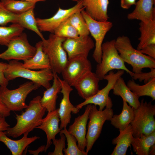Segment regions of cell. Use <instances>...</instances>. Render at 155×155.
Listing matches in <instances>:
<instances>
[{
	"instance_id": "6da1fadb",
	"label": "cell",
	"mask_w": 155,
	"mask_h": 155,
	"mask_svg": "<svg viewBox=\"0 0 155 155\" xmlns=\"http://www.w3.org/2000/svg\"><path fill=\"white\" fill-rule=\"evenodd\" d=\"M41 98L40 96L34 98L24 112L16 114V124L5 131L7 136L18 137L25 133H29L41 124L46 111L41 103Z\"/></svg>"
},
{
	"instance_id": "7a4b0ae2",
	"label": "cell",
	"mask_w": 155,
	"mask_h": 155,
	"mask_svg": "<svg viewBox=\"0 0 155 155\" xmlns=\"http://www.w3.org/2000/svg\"><path fill=\"white\" fill-rule=\"evenodd\" d=\"M115 46L124 62L132 66L133 72H140L145 68H155V59L135 49L127 36L118 37L115 40Z\"/></svg>"
},
{
	"instance_id": "3957f363",
	"label": "cell",
	"mask_w": 155,
	"mask_h": 155,
	"mask_svg": "<svg viewBox=\"0 0 155 155\" xmlns=\"http://www.w3.org/2000/svg\"><path fill=\"white\" fill-rule=\"evenodd\" d=\"M22 63L15 60L9 61L4 72L5 77L8 82L21 77L30 80L46 89L51 86L50 82L53 80L54 76L51 69L34 71L24 67Z\"/></svg>"
},
{
	"instance_id": "277c9868",
	"label": "cell",
	"mask_w": 155,
	"mask_h": 155,
	"mask_svg": "<svg viewBox=\"0 0 155 155\" xmlns=\"http://www.w3.org/2000/svg\"><path fill=\"white\" fill-rule=\"evenodd\" d=\"M133 109L134 118L130 124L133 136L148 135L155 131V105L142 99L139 106Z\"/></svg>"
},
{
	"instance_id": "5b68a950",
	"label": "cell",
	"mask_w": 155,
	"mask_h": 155,
	"mask_svg": "<svg viewBox=\"0 0 155 155\" xmlns=\"http://www.w3.org/2000/svg\"><path fill=\"white\" fill-rule=\"evenodd\" d=\"M40 86L31 81L26 82L13 90L0 86V100L10 111H20L28 106L25 100L28 94Z\"/></svg>"
},
{
	"instance_id": "8992f818",
	"label": "cell",
	"mask_w": 155,
	"mask_h": 155,
	"mask_svg": "<svg viewBox=\"0 0 155 155\" xmlns=\"http://www.w3.org/2000/svg\"><path fill=\"white\" fill-rule=\"evenodd\" d=\"M115 40L103 43L101 62L96 66L95 73L100 80L110 71L116 69L122 70L130 75L132 72L126 67L125 62L120 56L115 46Z\"/></svg>"
},
{
	"instance_id": "52a82bcc",
	"label": "cell",
	"mask_w": 155,
	"mask_h": 155,
	"mask_svg": "<svg viewBox=\"0 0 155 155\" xmlns=\"http://www.w3.org/2000/svg\"><path fill=\"white\" fill-rule=\"evenodd\" d=\"M66 38L50 34L47 39L42 40V49L49 58L51 69L57 73H61L68 58L62 44Z\"/></svg>"
},
{
	"instance_id": "ba28073f",
	"label": "cell",
	"mask_w": 155,
	"mask_h": 155,
	"mask_svg": "<svg viewBox=\"0 0 155 155\" xmlns=\"http://www.w3.org/2000/svg\"><path fill=\"white\" fill-rule=\"evenodd\" d=\"M114 113L112 108L98 110L96 105L91 104L88 115L89 121L86 134V152L88 154L101 134L103 125L106 121H110Z\"/></svg>"
},
{
	"instance_id": "9c48e42d",
	"label": "cell",
	"mask_w": 155,
	"mask_h": 155,
	"mask_svg": "<svg viewBox=\"0 0 155 155\" xmlns=\"http://www.w3.org/2000/svg\"><path fill=\"white\" fill-rule=\"evenodd\" d=\"M7 49L0 53V59L10 61L12 60L24 61L32 57L36 49L29 43L26 34L22 32L13 39L9 42Z\"/></svg>"
},
{
	"instance_id": "30bf717a",
	"label": "cell",
	"mask_w": 155,
	"mask_h": 155,
	"mask_svg": "<svg viewBox=\"0 0 155 155\" xmlns=\"http://www.w3.org/2000/svg\"><path fill=\"white\" fill-rule=\"evenodd\" d=\"M125 71L119 70L116 72L111 71L108 74L106 75L104 79L107 81L106 86L92 96L85 100L75 106L80 109L84 106L88 104H93L99 106V110L102 111L105 107L112 108L113 104L111 98L109 96L110 91L113 89L117 79L124 74Z\"/></svg>"
},
{
	"instance_id": "8fae6325",
	"label": "cell",
	"mask_w": 155,
	"mask_h": 155,
	"mask_svg": "<svg viewBox=\"0 0 155 155\" xmlns=\"http://www.w3.org/2000/svg\"><path fill=\"white\" fill-rule=\"evenodd\" d=\"M81 13L90 33L95 40V48L92 57L96 62L99 64L101 61L103 42L106 34L112 27L113 23L108 21H99L93 19L86 13L84 9L82 10Z\"/></svg>"
},
{
	"instance_id": "7c38bea8",
	"label": "cell",
	"mask_w": 155,
	"mask_h": 155,
	"mask_svg": "<svg viewBox=\"0 0 155 155\" xmlns=\"http://www.w3.org/2000/svg\"><path fill=\"white\" fill-rule=\"evenodd\" d=\"M92 69V64L88 58L79 56L68 59L61 73L63 80L72 87Z\"/></svg>"
},
{
	"instance_id": "4fadbf2b",
	"label": "cell",
	"mask_w": 155,
	"mask_h": 155,
	"mask_svg": "<svg viewBox=\"0 0 155 155\" xmlns=\"http://www.w3.org/2000/svg\"><path fill=\"white\" fill-rule=\"evenodd\" d=\"M84 9L82 0H78L74 6L68 9L59 7L56 13L50 18H36L38 28L41 32H48L54 34L55 30L61 23L73 13L81 11Z\"/></svg>"
},
{
	"instance_id": "5bb4252c",
	"label": "cell",
	"mask_w": 155,
	"mask_h": 155,
	"mask_svg": "<svg viewBox=\"0 0 155 155\" xmlns=\"http://www.w3.org/2000/svg\"><path fill=\"white\" fill-rule=\"evenodd\" d=\"M62 46L68 59L79 56L88 58L90 51L95 47V44L89 35L79 36L75 38H66Z\"/></svg>"
},
{
	"instance_id": "9a60e30c",
	"label": "cell",
	"mask_w": 155,
	"mask_h": 155,
	"mask_svg": "<svg viewBox=\"0 0 155 155\" xmlns=\"http://www.w3.org/2000/svg\"><path fill=\"white\" fill-rule=\"evenodd\" d=\"M58 79L61 86L60 92L63 95L59 107L58 108L61 121L59 127L61 129L66 128L68 124L70 123L71 113H77L80 109L74 106L70 101L69 95L73 90L71 86L63 80H61L59 76Z\"/></svg>"
},
{
	"instance_id": "2e32d148",
	"label": "cell",
	"mask_w": 155,
	"mask_h": 155,
	"mask_svg": "<svg viewBox=\"0 0 155 155\" xmlns=\"http://www.w3.org/2000/svg\"><path fill=\"white\" fill-rule=\"evenodd\" d=\"M91 105V104L86 105L84 113L75 118L67 129L69 133L76 139L78 148L83 152H85L86 146V127Z\"/></svg>"
},
{
	"instance_id": "e0dca14e",
	"label": "cell",
	"mask_w": 155,
	"mask_h": 155,
	"mask_svg": "<svg viewBox=\"0 0 155 155\" xmlns=\"http://www.w3.org/2000/svg\"><path fill=\"white\" fill-rule=\"evenodd\" d=\"M100 81L95 73L90 71L78 80L73 87L79 96L86 100L92 96L98 91Z\"/></svg>"
},
{
	"instance_id": "ac0fdd59",
	"label": "cell",
	"mask_w": 155,
	"mask_h": 155,
	"mask_svg": "<svg viewBox=\"0 0 155 155\" xmlns=\"http://www.w3.org/2000/svg\"><path fill=\"white\" fill-rule=\"evenodd\" d=\"M60 119L58 113V109L48 112L46 117L43 119L41 124L36 128H38L44 131L47 137V144L44 150L45 152L52 143L51 140L55 139V136L59 133L61 129L59 127Z\"/></svg>"
},
{
	"instance_id": "d6986e66",
	"label": "cell",
	"mask_w": 155,
	"mask_h": 155,
	"mask_svg": "<svg viewBox=\"0 0 155 155\" xmlns=\"http://www.w3.org/2000/svg\"><path fill=\"white\" fill-rule=\"evenodd\" d=\"M155 0H139L136 3L134 10L128 14V19L138 20L145 23L155 19Z\"/></svg>"
},
{
	"instance_id": "ffe728a7",
	"label": "cell",
	"mask_w": 155,
	"mask_h": 155,
	"mask_svg": "<svg viewBox=\"0 0 155 155\" xmlns=\"http://www.w3.org/2000/svg\"><path fill=\"white\" fill-rule=\"evenodd\" d=\"M109 0H82L86 13L93 19L99 21H108Z\"/></svg>"
},
{
	"instance_id": "44dd1931",
	"label": "cell",
	"mask_w": 155,
	"mask_h": 155,
	"mask_svg": "<svg viewBox=\"0 0 155 155\" xmlns=\"http://www.w3.org/2000/svg\"><path fill=\"white\" fill-rule=\"evenodd\" d=\"M28 133H24L20 140H14L8 137L5 131H0V142L6 146L12 155H21L29 144L40 138L36 136L28 137Z\"/></svg>"
},
{
	"instance_id": "7402d4cb",
	"label": "cell",
	"mask_w": 155,
	"mask_h": 155,
	"mask_svg": "<svg viewBox=\"0 0 155 155\" xmlns=\"http://www.w3.org/2000/svg\"><path fill=\"white\" fill-rule=\"evenodd\" d=\"M35 47L36 49L35 54L31 58L24 61L23 66L33 70L51 69L48 57L43 50L42 41L37 42Z\"/></svg>"
},
{
	"instance_id": "603a6c76",
	"label": "cell",
	"mask_w": 155,
	"mask_h": 155,
	"mask_svg": "<svg viewBox=\"0 0 155 155\" xmlns=\"http://www.w3.org/2000/svg\"><path fill=\"white\" fill-rule=\"evenodd\" d=\"M54 74L52 85L44 91L42 97L40 99L42 106L48 112L55 110L58 94L61 92V86L57 73L53 72Z\"/></svg>"
},
{
	"instance_id": "cb8c5ba5",
	"label": "cell",
	"mask_w": 155,
	"mask_h": 155,
	"mask_svg": "<svg viewBox=\"0 0 155 155\" xmlns=\"http://www.w3.org/2000/svg\"><path fill=\"white\" fill-rule=\"evenodd\" d=\"M119 132L118 136L112 140V144L116 145L111 155H125L128 148L131 146L133 136L131 124Z\"/></svg>"
},
{
	"instance_id": "d4e9b609",
	"label": "cell",
	"mask_w": 155,
	"mask_h": 155,
	"mask_svg": "<svg viewBox=\"0 0 155 155\" xmlns=\"http://www.w3.org/2000/svg\"><path fill=\"white\" fill-rule=\"evenodd\" d=\"M112 90L114 95L121 96L133 108L136 109L139 106V98L128 88L121 76L116 80Z\"/></svg>"
},
{
	"instance_id": "484cf974",
	"label": "cell",
	"mask_w": 155,
	"mask_h": 155,
	"mask_svg": "<svg viewBox=\"0 0 155 155\" xmlns=\"http://www.w3.org/2000/svg\"><path fill=\"white\" fill-rule=\"evenodd\" d=\"M123 104L122 111L118 115H113L110 119L111 124L119 130L124 129L133 121L134 116L133 108L123 99Z\"/></svg>"
},
{
	"instance_id": "4316f807",
	"label": "cell",
	"mask_w": 155,
	"mask_h": 155,
	"mask_svg": "<svg viewBox=\"0 0 155 155\" xmlns=\"http://www.w3.org/2000/svg\"><path fill=\"white\" fill-rule=\"evenodd\" d=\"M139 25L141 34L137 48L138 50L148 45L155 44V19L147 23L141 21Z\"/></svg>"
},
{
	"instance_id": "83f0119b",
	"label": "cell",
	"mask_w": 155,
	"mask_h": 155,
	"mask_svg": "<svg viewBox=\"0 0 155 155\" xmlns=\"http://www.w3.org/2000/svg\"><path fill=\"white\" fill-rule=\"evenodd\" d=\"M155 144V131L148 135L137 137L133 136L131 143L133 150L137 155H149L151 147Z\"/></svg>"
},
{
	"instance_id": "f1b7e54d",
	"label": "cell",
	"mask_w": 155,
	"mask_h": 155,
	"mask_svg": "<svg viewBox=\"0 0 155 155\" xmlns=\"http://www.w3.org/2000/svg\"><path fill=\"white\" fill-rule=\"evenodd\" d=\"M127 86L139 98L147 96L155 99V78L151 79L144 85H141L136 83L133 80H129Z\"/></svg>"
},
{
	"instance_id": "f546056e",
	"label": "cell",
	"mask_w": 155,
	"mask_h": 155,
	"mask_svg": "<svg viewBox=\"0 0 155 155\" xmlns=\"http://www.w3.org/2000/svg\"><path fill=\"white\" fill-rule=\"evenodd\" d=\"M34 8L18 15L16 23L19 24L24 28L34 32L42 40L44 38L38 27L36 18L34 16Z\"/></svg>"
},
{
	"instance_id": "4dcf8cb0",
	"label": "cell",
	"mask_w": 155,
	"mask_h": 155,
	"mask_svg": "<svg viewBox=\"0 0 155 155\" xmlns=\"http://www.w3.org/2000/svg\"><path fill=\"white\" fill-rule=\"evenodd\" d=\"M24 28L18 23L8 27L0 26V45L7 46L10 41L21 34Z\"/></svg>"
},
{
	"instance_id": "1f68e13d",
	"label": "cell",
	"mask_w": 155,
	"mask_h": 155,
	"mask_svg": "<svg viewBox=\"0 0 155 155\" xmlns=\"http://www.w3.org/2000/svg\"><path fill=\"white\" fill-rule=\"evenodd\" d=\"M1 1L6 9L17 15L34 8L36 3L21 0H1Z\"/></svg>"
},
{
	"instance_id": "d6a6232c",
	"label": "cell",
	"mask_w": 155,
	"mask_h": 155,
	"mask_svg": "<svg viewBox=\"0 0 155 155\" xmlns=\"http://www.w3.org/2000/svg\"><path fill=\"white\" fill-rule=\"evenodd\" d=\"M60 133H63L67 140V146L63 150L65 155H87L86 152L81 150L77 144V140L73 135L70 134L66 128L61 129Z\"/></svg>"
},
{
	"instance_id": "836d02e7",
	"label": "cell",
	"mask_w": 155,
	"mask_h": 155,
	"mask_svg": "<svg viewBox=\"0 0 155 155\" xmlns=\"http://www.w3.org/2000/svg\"><path fill=\"white\" fill-rule=\"evenodd\" d=\"M68 19L71 24L77 31L79 36L89 35L90 33L88 28L81 11L73 13Z\"/></svg>"
},
{
	"instance_id": "e575fe53",
	"label": "cell",
	"mask_w": 155,
	"mask_h": 155,
	"mask_svg": "<svg viewBox=\"0 0 155 155\" xmlns=\"http://www.w3.org/2000/svg\"><path fill=\"white\" fill-rule=\"evenodd\" d=\"M68 18L61 23L56 29L54 33L55 35L66 38H75L79 36L77 31L71 24Z\"/></svg>"
},
{
	"instance_id": "d590c367",
	"label": "cell",
	"mask_w": 155,
	"mask_h": 155,
	"mask_svg": "<svg viewBox=\"0 0 155 155\" xmlns=\"http://www.w3.org/2000/svg\"><path fill=\"white\" fill-rule=\"evenodd\" d=\"M18 15L7 10L0 1V26H5L10 23H16Z\"/></svg>"
},
{
	"instance_id": "8d00e7d4",
	"label": "cell",
	"mask_w": 155,
	"mask_h": 155,
	"mask_svg": "<svg viewBox=\"0 0 155 155\" xmlns=\"http://www.w3.org/2000/svg\"><path fill=\"white\" fill-rule=\"evenodd\" d=\"M60 138L59 139L56 138L53 141L55 146L54 151L52 152H49V155H63V150L65 148V141L66 137L63 133H60Z\"/></svg>"
},
{
	"instance_id": "74e56055",
	"label": "cell",
	"mask_w": 155,
	"mask_h": 155,
	"mask_svg": "<svg viewBox=\"0 0 155 155\" xmlns=\"http://www.w3.org/2000/svg\"><path fill=\"white\" fill-rule=\"evenodd\" d=\"M150 71L148 72L141 71L139 73H131L130 75L134 80H139L140 82L144 81L145 84L154 78H155V68L150 69Z\"/></svg>"
},
{
	"instance_id": "f35d334b",
	"label": "cell",
	"mask_w": 155,
	"mask_h": 155,
	"mask_svg": "<svg viewBox=\"0 0 155 155\" xmlns=\"http://www.w3.org/2000/svg\"><path fill=\"white\" fill-rule=\"evenodd\" d=\"M8 63L0 62V86L7 87L9 82L5 78L4 72L7 68Z\"/></svg>"
},
{
	"instance_id": "ab89813d",
	"label": "cell",
	"mask_w": 155,
	"mask_h": 155,
	"mask_svg": "<svg viewBox=\"0 0 155 155\" xmlns=\"http://www.w3.org/2000/svg\"><path fill=\"white\" fill-rule=\"evenodd\" d=\"M138 51L142 54L147 55L155 59V44L148 45Z\"/></svg>"
},
{
	"instance_id": "60d3db41",
	"label": "cell",
	"mask_w": 155,
	"mask_h": 155,
	"mask_svg": "<svg viewBox=\"0 0 155 155\" xmlns=\"http://www.w3.org/2000/svg\"><path fill=\"white\" fill-rule=\"evenodd\" d=\"M136 0H121V6L123 9H128L135 4Z\"/></svg>"
},
{
	"instance_id": "b9f144b4",
	"label": "cell",
	"mask_w": 155,
	"mask_h": 155,
	"mask_svg": "<svg viewBox=\"0 0 155 155\" xmlns=\"http://www.w3.org/2000/svg\"><path fill=\"white\" fill-rule=\"evenodd\" d=\"M9 111L0 100V116L7 117L10 115Z\"/></svg>"
},
{
	"instance_id": "7bdbcfd3",
	"label": "cell",
	"mask_w": 155,
	"mask_h": 155,
	"mask_svg": "<svg viewBox=\"0 0 155 155\" xmlns=\"http://www.w3.org/2000/svg\"><path fill=\"white\" fill-rule=\"evenodd\" d=\"M5 118L0 116V131H5L10 127V125L5 121Z\"/></svg>"
},
{
	"instance_id": "ee69618b",
	"label": "cell",
	"mask_w": 155,
	"mask_h": 155,
	"mask_svg": "<svg viewBox=\"0 0 155 155\" xmlns=\"http://www.w3.org/2000/svg\"><path fill=\"white\" fill-rule=\"evenodd\" d=\"M155 154V145H153L150 148L149 152V155H154Z\"/></svg>"
},
{
	"instance_id": "f6af8a7d",
	"label": "cell",
	"mask_w": 155,
	"mask_h": 155,
	"mask_svg": "<svg viewBox=\"0 0 155 155\" xmlns=\"http://www.w3.org/2000/svg\"><path fill=\"white\" fill-rule=\"evenodd\" d=\"M24 1L30 2H32L36 3V2L39 1H45L46 0H21Z\"/></svg>"
}]
</instances>
